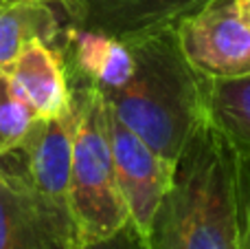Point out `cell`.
I'll return each mask as SVG.
<instances>
[{"label":"cell","mask_w":250,"mask_h":249,"mask_svg":"<svg viewBox=\"0 0 250 249\" xmlns=\"http://www.w3.org/2000/svg\"><path fill=\"white\" fill-rule=\"evenodd\" d=\"M145 238L149 249H244L237 152L208 122L178 157Z\"/></svg>","instance_id":"obj_1"},{"label":"cell","mask_w":250,"mask_h":249,"mask_svg":"<svg viewBox=\"0 0 250 249\" xmlns=\"http://www.w3.org/2000/svg\"><path fill=\"white\" fill-rule=\"evenodd\" d=\"M134 73L105 95L112 115L158 157L176 166L182 150L207 124V77L185 57L176 29L129 42Z\"/></svg>","instance_id":"obj_2"},{"label":"cell","mask_w":250,"mask_h":249,"mask_svg":"<svg viewBox=\"0 0 250 249\" xmlns=\"http://www.w3.org/2000/svg\"><path fill=\"white\" fill-rule=\"evenodd\" d=\"M79 101V119L73 141L68 207L77 249L117 234L129 223V212L117 181L110 108L97 88L73 86Z\"/></svg>","instance_id":"obj_3"},{"label":"cell","mask_w":250,"mask_h":249,"mask_svg":"<svg viewBox=\"0 0 250 249\" xmlns=\"http://www.w3.org/2000/svg\"><path fill=\"white\" fill-rule=\"evenodd\" d=\"M189 64L207 79L250 75V25L239 0H211L176 26Z\"/></svg>","instance_id":"obj_4"},{"label":"cell","mask_w":250,"mask_h":249,"mask_svg":"<svg viewBox=\"0 0 250 249\" xmlns=\"http://www.w3.org/2000/svg\"><path fill=\"white\" fill-rule=\"evenodd\" d=\"M79 119V101L73 93L68 113L55 119H35L24 144L9 157L22 172L35 197L62 219L70 221L68 185L73 163V141ZM77 238V236H75Z\"/></svg>","instance_id":"obj_5"},{"label":"cell","mask_w":250,"mask_h":249,"mask_svg":"<svg viewBox=\"0 0 250 249\" xmlns=\"http://www.w3.org/2000/svg\"><path fill=\"white\" fill-rule=\"evenodd\" d=\"M0 249H77L73 223L35 197L9 154L0 157Z\"/></svg>","instance_id":"obj_6"},{"label":"cell","mask_w":250,"mask_h":249,"mask_svg":"<svg viewBox=\"0 0 250 249\" xmlns=\"http://www.w3.org/2000/svg\"><path fill=\"white\" fill-rule=\"evenodd\" d=\"M211 0H62L70 25L104 31L123 42L176 29Z\"/></svg>","instance_id":"obj_7"},{"label":"cell","mask_w":250,"mask_h":249,"mask_svg":"<svg viewBox=\"0 0 250 249\" xmlns=\"http://www.w3.org/2000/svg\"><path fill=\"white\" fill-rule=\"evenodd\" d=\"M110 144H112L119 188L129 212V223L143 236H147L171 183L173 166L158 157L127 126H123L112 115V110H110Z\"/></svg>","instance_id":"obj_8"},{"label":"cell","mask_w":250,"mask_h":249,"mask_svg":"<svg viewBox=\"0 0 250 249\" xmlns=\"http://www.w3.org/2000/svg\"><path fill=\"white\" fill-rule=\"evenodd\" d=\"M68 71L70 88L90 86L101 95L123 88L134 73V51L127 42L104 31L66 25L57 40Z\"/></svg>","instance_id":"obj_9"},{"label":"cell","mask_w":250,"mask_h":249,"mask_svg":"<svg viewBox=\"0 0 250 249\" xmlns=\"http://www.w3.org/2000/svg\"><path fill=\"white\" fill-rule=\"evenodd\" d=\"M7 79L13 93L40 119L62 117L73 106V88L64 55L57 44L42 38L24 44Z\"/></svg>","instance_id":"obj_10"},{"label":"cell","mask_w":250,"mask_h":249,"mask_svg":"<svg viewBox=\"0 0 250 249\" xmlns=\"http://www.w3.org/2000/svg\"><path fill=\"white\" fill-rule=\"evenodd\" d=\"M66 25L60 20V4L40 0L0 2V75L7 77L24 44L42 38L57 44Z\"/></svg>","instance_id":"obj_11"},{"label":"cell","mask_w":250,"mask_h":249,"mask_svg":"<svg viewBox=\"0 0 250 249\" xmlns=\"http://www.w3.org/2000/svg\"><path fill=\"white\" fill-rule=\"evenodd\" d=\"M207 122L237 150H250V75L207 79Z\"/></svg>","instance_id":"obj_12"},{"label":"cell","mask_w":250,"mask_h":249,"mask_svg":"<svg viewBox=\"0 0 250 249\" xmlns=\"http://www.w3.org/2000/svg\"><path fill=\"white\" fill-rule=\"evenodd\" d=\"M35 119L33 110L13 93L9 79L0 75V157L16 152L24 144Z\"/></svg>","instance_id":"obj_13"},{"label":"cell","mask_w":250,"mask_h":249,"mask_svg":"<svg viewBox=\"0 0 250 249\" xmlns=\"http://www.w3.org/2000/svg\"><path fill=\"white\" fill-rule=\"evenodd\" d=\"M235 152H237V168H239V201H242L244 249H250V150L235 148Z\"/></svg>","instance_id":"obj_14"},{"label":"cell","mask_w":250,"mask_h":249,"mask_svg":"<svg viewBox=\"0 0 250 249\" xmlns=\"http://www.w3.org/2000/svg\"><path fill=\"white\" fill-rule=\"evenodd\" d=\"M79 249H149V243L132 223H127L123 229H119L112 236L90 243V245H83Z\"/></svg>","instance_id":"obj_15"},{"label":"cell","mask_w":250,"mask_h":249,"mask_svg":"<svg viewBox=\"0 0 250 249\" xmlns=\"http://www.w3.org/2000/svg\"><path fill=\"white\" fill-rule=\"evenodd\" d=\"M239 7H242L244 18H246L248 25H250V0H239Z\"/></svg>","instance_id":"obj_16"},{"label":"cell","mask_w":250,"mask_h":249,"mask_svg":"<svg viewBox=\"0 0 250 249\" xmlns=\"http://www.w3.org/2000/svg\"><path fill=\"white\" fill-rule=\"evenodd\" d=\"M0 2H9V0H0ZM40 2H51V4H60L62 0H40Z\"/></svg>","instance_id":"obj_17"}]
</instances>
